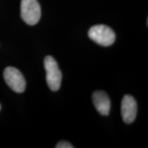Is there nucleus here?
I'll return each mask as SVG.
<instances>
[{
	"label": "nucleus",
	"instance_id": "1",
	"mask_svg": "<svg viewBox=\"0 0 148 148\" xmlns=\"http://www.w3.org/2000/svg\"><path fill=\"white\" fill-rule=\"evenodd\" d=\"M88 37L101 46L108 47L115 41V33L106 25H95L90 27L88 32Z\"/></svg>",
	"mask_w": 148,
	"mask_h": 148
},
{
	"label": "nucleus",
	"instance_id": "2",
	"mask_svg": "<svg viewBox=\"0 0 148 148\" xmlns=\"http://www.w3.org/2000/svg\"><path fill=\"white\" fill-rule=\"evenodd\" d=\"M44 66L46 71V82L51 90L56 91L60 87L62 73L58 63L51 56H47L44 60Z\"/></svg>",
	"mask_w": 148,
	"mask_h": 148
},
{
	"label": "nucleus",
	"instance_id": "3",
	"mask_svg": "<svg viewBox=\"0 0 148 148\" xmlns=\"http://www.w3.org/2000/svg\"><path fill=\"white\" fill-rule=\"evenodd\" d=\"M21 16L27 24L34 25L39 21L41 10L37 0H21Z\"/></svg>",
	"mask_w": 148,
	"mask_h": 148
},
{
	"label": "nucleus",
	"instance_id": "4",
	"mask_svg": "<svg viewBox=\"0 0 148 148\" xmlns=\"http://www.w3.org/2000/svg\"><path fill=\"white\" fill-rule=\"evenodd\" d=\"M3 77L5 83L14 92L20 93L25 90L26 82L19 70L12 66L6 67L3 71Z\"/></svg>",
	"mask_w": 148,
	"mask_h": 148
},
{
	"label": "nucleus",
	"instance_id": "5",
	"mask_svg": "<svg viewBox=\"0 0 148 148\" xmlns=\"http://www.w3.org/2000/svg\"><path fill=\"white\" fill-rule=\"evenodd\" d=\"M121 116L123 121L132 123L137 114V103L132 96L125 95L123 97L121 106Z\"/></svg>",
	"mask_w": 148,
	"mask_h": 148
},
{
	"label": "nucleus",
	"instance_id": "6",
	"mask_svg": "<svg viewBox=\"0 0 148 148\" xmlns=\"http://www.w3.org/2000/svg\"><path fill=\"white\" fill-rule=\"evenodd\" d=\"M92 102L99 114L103 116L109 114L110 110L111 103L110 98L105 92L102 90H97L92 93Z\"/></svg>",
	"mask_w": 148,
	"mask_h": 148
},
{
	"label": "nucleus",
	"instance_id": "7",
	"mask_svg": "<svg viewBox=\"0 0 148 148\" xmlns=\"http://www.w3.org/2000/svg\"><path fill=\"white\" fill-rule=\"evenodd\" d=\"M56 148H73V146L71 145L69 142L66 141V140H61L56 144Z\"/></svg>",
	"mask_w": 148,
	"mask_h": 148
},
{
	"label": "nucleus",
	"instance_id": "8",
	"mask_svg": "<svg viewBox=\"0 0 148 148\" xmlns=\"http://www.w3.org/2000/svg\"><path fill=\"white\" fill-rule=\"evenodd\" d=\"M0 109H1V106H0Z\"/></svg>",
	"mask_w": 148,
	"mask_h": 148
}]
</instances>
